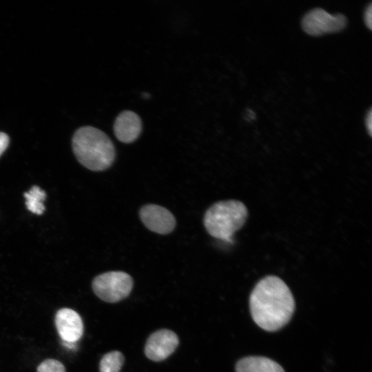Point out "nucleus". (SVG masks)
<instances>
[{
  "label": "nucleus",
  "instance_id": "f257e3e1",
  "mask_svg": "<svg viewBox=\"0 0 372 372\" xmlns=\"http://www.w3.org/2000/svg\"><path fill=\"white\" fill-rule=\"evenodd\" d=\"M249 306L254 322L265 331H275L290 320L295 301L282 279L268 276L261 279L252 290Z\"/></svg>",
  "mask_w": 372,
  "mask_h": 372
},
{
  "label": "nucleus",
  "instance_id": "f03ea898",
  "mask_svg": "<svg viewBox=\"0 0 372 372\" xmlns=\"http://www.w3.org/2000/svg\"><path fill=\"white\" fill-rule=\"evenodd\" d=\"M72 149L78 161L92 171L109 168L115 159V147L101 130L92 126L78 129L72 140Z\"/></svg>",
  "mask_w": 372,
  "mask_h": 372
},
{
  "label": "nucleus",
  "instance_id": "7ed1b4c3",
  "mask_svg": "<svg viewBox=\"0 0 372 372\" xmlns=\"http://www.w3.org/2000/svg\"><path fill=\"white\" fill-rule=\"evenodd\" d=\"M247 216V208L241 201L221 200L207 209L203 225L211 236L231 242L234 234L245 225Z\"/></svg>",
  "mask_w": 372,
  "mask_h": 372
},
{
  "label": "nucleus",
  "instance_id": "2eb2a0df",
  "mask_svg": "<svg viewBox=\"0 0 372 372\" xmlns=\"http://www.w3.org/2000/svg\"><path fill=\"white\" fill-rule=\"evenodd\" d=\"M8 144V136L6 134L0 132V156L7 148Z\"/></svg>",
  "mask_w": 372,
  "mask_h": 372
},
{
  "label": "nucleus",
  "instance_id": "f3484780",
  "mask_svg": "<svg viewBox=\"0 0 372 372\" xmlns=\"http://www.w3.org/2000/svg\"><path fill=\"white\" fill-rule=\"evenodd\" d=\"M255 114L251 110H247L245 114V118L248 121L253 120L255 118Z\"/></svg>",
  "mask_w": 372,
  "mask_h": 372
},
{
  "label": "nucleus",
  "instance_id": "6e6552de",
  "mask_svg": "<svg viewBox=\"0 0 372 372\" xmlns=\"http://www.w3.org/2000/svg\"><path fill=\"white\" fill-rule=\"evenodd\" d=\"M55 325L63 342L76 343L83 335L82 319L80 315L72 309H59L55 316Z\"/></svg>",
  "mask_w": 372,
  "mask_h": 372
},
{
  "label": "nucleus",
  "instance_id": "dca6fc26",
  "mask_svg": "<svg viewBox=\"0 0 372 372\" xmlns=\"http://www.w3.org/2000/svg\"><path fill=\"white\" fill-rule=\"evenodd\" d=\"M365 125H366L369 134L371 136V132H372V110L371 108H370L368 112L366 113V115L365 117Z\"/></svg>",
  "mask_w": 372,
  "mask_h": 372
},
{
  "label": "nucleus",
  "instance_id": "4468645a",
  "mask_svg": "<svg viewBox=\"0 0 372 372\" xmlns=\"http://www.w3.org/2000/svg\"><path fill=\"white\" fill-rule=\"evenodd\" d=\"M364 20L365 22V24L366 27L369 29L372 28V3H369V4L366 6L364 14Z\"/></svg>",
  "mask_w": 372,
  "mask_h": 372
},
{
  "label": "nucleus",
  "instance_id": "39448f33",
  "mask_svg": "<svg viewBox=\"0 0 372 372\" xmlns=\"http://www.w3.org/2000/svg\"><path fill=\"white\" fill-rule=\"evenodd\" d=\"M347 23V19L344 14H330L321 8L310 10L301 21L303 30L312 36L340 31L346 27Z\"/></svg>",
  "mask_w": 372,
  "mask_h": 372
},
{
  "label": "nucleus",
  "instance_id": "9d476101",
  "mask_svg": "<svg viewBox=\"0 0 372 372\" xmlns=\"http://www.w3.org/2000/svg\"><path fill=\"white\" fill-rule=\"evenodd\" d=\"M236 372H285L276 362L262 356H249L240 360Z\"/></svg>",
  "mask_w": 372,
  "mask_h": 372
},
{
  "label": "nucleus",
  "instance_id": "0eeeda50",
  "mask_svg": "<svg viewBox=\"0 0 372 372\" xmlns=\"http://www.w3.org/2000/svg\"><path fill=\"white\" fill-rule=\"evenodd\" d=\"M178 343V338L172 331L168 329L156 331L148 338L146 342L145 355L153 361H162L175 351Z\"/></svg>",
  "mask_w": 372,
  "mask_h": 372
},
{
  "label": "nucleus",
  "instance_id": "20e7f679",
  "mask_svg": "<svg viewBox=\"0 0 372 372\" xmlns=\"http://www.w3.org/2000/svg\"><path fill=\"white\" fill-rule=\"evenodd\" d=\"M133 284V279L128 273L112 271L96 276L92 286L100 299L107 302H116L128 296Z\"/></svg>",
  "mask_w": 372,
  "mask_h": 372
},
{
  "label": "nucleus",
  "instance_id": "423d86ee",
  "mask_svg": "<svg viewBox=\"0 0 372 372\" xmlns=\"http://www.w3.org/2000/svg\"><path fill=\"white\" fill-rule=\"evenodd\" d=\"M139 217L144 225L150 231L159 234H168L175 228L176 219L166 208L154 204L143 206Z\"/></svg>",
  "mask_w": 372,
  "mask_h": 372
},
{
  "label": "nucleus",
  "instance_id": "1a4fd4ad",
  "mask_svg": "<svg viewBox=\"0 0 372 372\" xmlns=\"http://www.w3.org/2000/svg\"><path fill=\"white\" fill-rule=\"evenodd\" d=\"M141 130V120L132 111H123L115 119L114 132L116 138L122 143L134 142L139 136Z\"/></svg>",
  "mask_w": 372,
  "mask_h": 372
},
{
  "label": "nucleus",
  "instance_id": "f8f14e48",
  "mask_svg": "<svg viewBox=\"0 0 372 372\" xmlns=\"http://www.w3.org/2000/svg\"><path fill=\"white\" fill-rule=\"evenodd\" d=\"M124 363L123 355L118 351L105 354L100 361V372H119Z\"/></svg>",
  "mask_w": 372,
  "mask_h": 372
},
{
  "label": "nucleus",
  "instance_id": "ddd939ff",
  "mask_svg": "<svg viewBox=\"0 0 372 372\" xmlns=\"http://www.w3.org/2000/svg\"><path fill=\"white\" fill-rule=\"evenodd\" d=\"M37 372H65L64 365L57 360L47 359L37 367Z\"/></svg>",
  "mask_w": 372,
  "mask_h": 372
},
{
  "label": "nucleus",
  "instance_id": "9b49d317",
  "mask_svg": "<svg viewBox=\"0 0 372 372\" xmlns=\"http://www.w3.org/2000/svg\"><path fill=\"white\" fill-rule=\"evenodd\" d=\"M25 205L28 209L33 214L41 215L45 210L43 201L46 198L45 192L38 186H33L24 193Z\"/></svg>",
  "mask_w": 372,
  "mask_h": 372
}]
</instances>
